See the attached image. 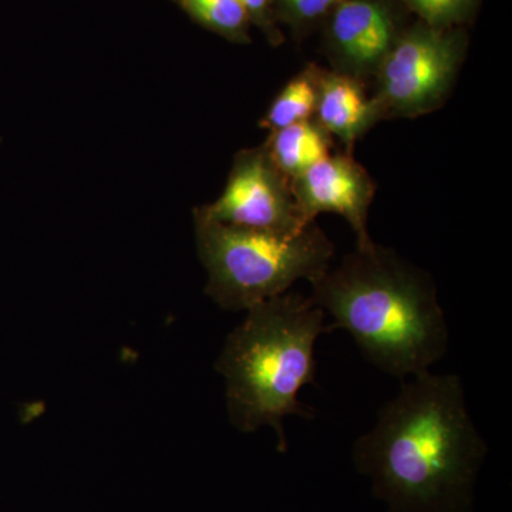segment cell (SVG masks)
Returning a JSON list of instances; mask_svg holds the SVG:
<instances>
[{"label": "cell", "instance_id": "cell-1", "mask_svg": "<svg viewBox=\"0 0 512 512\" xmlns=\"http://www.w3.org/2000/svg\"><path fill=\"white\" fill-rule=\"evenodd\" d=\"M485 456L460 377L430 372L403 380L353 447L389 512H471Z\"/></svg>", "mask_w": 512, "mask_h": 512}, {"label": "cell", "instance_id": "cell-2", "mask_svg": "<svg viewBox=\"0 0 512 512\" xmlns=\"http://www.w3.org/2000/svg\"><path fill=\"white\" fill-rule=\"evenodd\" d=\"M330 330H346L367 362L404 380L430 372L450 332L430 276L375 242L345 256L312 284Z\"/></svg>", "mask_w": 512, "mask_h": 512}, {"label": "cell", "instance_id": "cell-3", "mask_svg": "<svg viewBox=\"0 0 512 512\" xmlns=\"http://www.w3.org/2000/svg\"><path fill=\"white\" fill-rule=\"evenodd\" d=\"M325 319L311 298L289 292L247 311L215 363L225 380L228 417L235 429L255 433L272 427L279 450L285 451L286 417H315L299 394L316 384L315 346L328 332Z\"/></svg>", "mask_w": 512, "mask_h": 512}, {"label": "cell", "instance_id": "cell-4", "mask_svg": "<svg viewBox=\"0 0 512 512\" xmlns=\"http://www.w3.org/2000/svg\"><path fill=\"white\" fill-rule=\"evenodd\" d=\"M198 255L207 269L205 292L225 311H249L313 282L330 268L333 245L315 224L292 234L231 227L195 217Z\"/></svg>", "mask_w": 512, "mask_h": 512}, {"label": "cell", "instance_id": "cell-5", "mask_svg": "<svg viewBox=\"0 0 512 512\" xmlns=\"http://www.w3.org/2000/svg\"><path fill=\"white\" fill-rule=\"evenodd\" d=\"M463 43L450 29L420 25L394 42L380 63L377 116L414 117L437 109L450 90Z\"/></svg>", "mask_w": 512, "mask_h": 512}, {"label": "cell", "instance_id": "cell-6", "mask_svg": "<svg viewBox=\"0 0 512 512\" xmlns=\"http://www.w3.org/2000/svg\"><path fill=\"white\" fill-rule=\"evenodd\" d=\"M195 217L282 234H292L309 225L302 220L291 180L278 170L265 147L238 154L221 197L198 208Z\"/></svg>", "mask_w": 512, "mask_h": 512}, {"label": "cell", "instance_id": "cell-7", "mask_svg": "<svg viewBox=\"0 0 512 512\" xmlns=\"http://www.w3.org/2000/svg\"><path fill=\"white\" fill-rule=\"evenodd\" d=\"M293 197L306 224L322 212H333L349 222L357 248L372 244L367 215L375 185L362 165L349 156H328L291 180Z\"/></svg>", "mask_w": 512, "mask_h": 512}, {"label": "cell", "instance_id": "cell-8", "mask_svg": "<svg viewBox=\"0 0 512 512\" xmlns=\"http://www.w3.org/2000/svg\"><path fill=\"white\" fill-rule=\"evenodd\" d=\"M330 42L355 73L377 69L394 42V20L380 0H339L330 19Z\"/></svg>", "mask_w": 512, "mask_h": 512}, {"label": "cell", "instance_id": "cell-9", "mask_svg": "<svg viewBox=\"0 0 512 512\" xmlns=\"http://www.w3.org/2000/svg\"><path fill=\"white\" fill-rule=\"evenodd\" d=\"M318 124L352 148L379 116L355 79L342 73H319Z\"/></svg>", "mask_w": 512, "mask_h": 512}, {"label": "cell", "instance_id": "cell-10", "mask_svg": "<svg viewBox=\"0 0 512 512\" xmlns=\"http://www.w3.org/2000/svg\"><path fill=\"white\" fill-rule=\"evenodd\" d=\"M329 134L311 120L274 131L266 151L278 170L289 180L329 156Z\"/></svg>", "mask_w": 512, "mask_h": 512}, {"label": "cell", "instance_id": "cell-11", "mask_svg": "<svg viewBox=\"0 0 512 512\" xmlns=\"http://www.w3.org/2000/svg\"><path fill=\"white\" fill-rule=\"evenodd\" d=\"M319 70H306L286 84L266 111L261 126L271 133L311 119L319 93Z\"/></svg>", "mask_w": 512, "mask_h": 512}, {"label": "cell", "instance_id": "cell-12", "mask_svg": "<svg viewBox=\"0 0 512 512\" xmlns=\"http://www.w3.org/2000/svg\"><path fill=\"white\" fill-rule=\"evenodd\" d=\"M195 22L235 43L249 42L247 13L238 0H177Z\"/></svg>", "mask_w": 512, "mask_h": 512}, {"label": "cell", "instance_id": "cell-13", "mask_svg": "<svg viewBox=\"0 0 512 512\" xmlns=\"http://www.w3.org/2000/svg\"><path fill=\"white\" fill-rule=\"evenodd\" d=\"M431 28L448 29L460 22L474 0H403Z\"/></svg>", "mask_w": 512, "mask_h": 512}, {"label": "cell", "instance_id": "cell-14", "mask_svg": "<svg viewBox=\"0 0 512 512\" xmlns=\"http://www.w3.org/2000/svg\"><path fill=\"white\" fill-rule=\"evenodd\" d=\"M282 10L298 23H309L322 18L335 8L339 0H276Z\"/></svg>", "mask_w": 512, "mask_h": 512}, {"label": "cell", "instance_id": "cell-15", "mask_svg": "<svg viewBox=\"0 0 512 512\" xmlns=\"http://www.w3.org/2000/svg\"><path fill=\"white\" fill-rule=\"evenodd\" d=\"M238 2L247 13L249 22L264 30L269 37L278 35L274 28V18H272V0H238Z\"/></svg>", "mask_w": 512, "mask_h": 512}]
</instances>
